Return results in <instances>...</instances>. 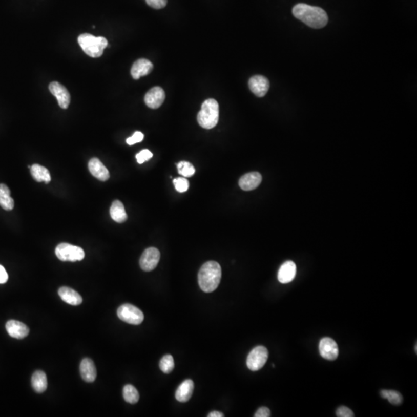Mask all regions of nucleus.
Masks as SVG:
<instances>
[{
	"label": "nucleus",
	"mask_w": 417,
	"mask_h": 417,
	"mask_svg": "<svg viewBox=\"0 0 417 417\" xmlns=\"http://www.w3.org/2000/svg\"><path fill=\"white\" fill-rule=\"evenodd\" d=\"M8 281V274L6 269L0 265V284H5Z\"/></svg>",
	"instance_id": "f704fd0d"
},
{
	"label": "nucleus",
	"mask_w": 417,
	"mask_h": 417,
	"mask_svg": "<svg viewBox=\"0 0 417 417\" xmlns=\"http://www.w3.org/2000/svg\"><path fill=\"white\" fill-rule=\"evenodd\" d=\"M117 315L121 321L131 325H140L144 320L143 312L138 307L130 304L120 306L117 310Z\"/></svg>",
	"instance_id": "423d86ee"
},
{
	"label": "nucleus",
	"mask_w": 417,
	"mask_h": 417,
	"mask_svg": "<svg viewBox=\"0 0 417 417\" xmlns=\"http://www.w3.org/2000/svg\"><path fill=\"white\" fill-rule=\"evenodd\" d=\"M153 69V65L152 62L147 59H139L132 65L131 69V74L135 80H138L143 76L150 74Z\"/></svg>",
	"instance_id": "a211bd4d"
},
{
	"label": "nucleus",
	"mask_w": 417,
	"mask_h": 417,
	"mask_svg": "<svg viewBox=\"0 0 417 417\" xmlns=\"http://www.w3.org/2000/svg\"><path fill=\"white\" fill-rule=\"evenodd\" d=\"M58 295L65 302L71 304V305H80L83 301L80 294L77 293L76 290L71 287H60L58 290Z\"/></svg>",
	"instance_id": "6ab92c4d"
},
{
	"label": "nucleus",
	"mask_w": 417,
	"mask_h": 417,
	"mask_svg": "<svg viewBox=\"0 0 417 417\" xmlns=\"http://www.w3.org/2000/svg\"><path fill=\"white\" fill-rule=\"evenodd\" d=\"M173 183H174L175 188L179 193H185L188 190L189 186H190L189 181L184 177L176 178L173 180Z\"/></svg>",
	"instance_id": "c85d7f7f"
},
{
	"label": "nucleus",
	"mask_w": 417,
	"mask_h": 417,
	"mask_svg": "<svg viewBox=\"0 0 417 417\" xmlns=\"http://www.w3.org/2000/svg\"><path fill=\"white\" fill-rule=\"evenodd\" d=\"M221 267L216 261H208L201 267L198 281L201 290L205 293L214 291L221 281Z\"/></svg>",
	"instance_id": "f03ea898"
},
{
	"label": "nucleus",
	"mask_w": 417,
	"mask_h": 417,
	"mask_svg": "<svg viewBox=\"0 0 417 417\" xmlns=\"http://www.w3.org/2000/svg\"><path fill=\"white\" fill-rule=\"evenodd\" d=\"M32 386L35 392L42 393L47 388V379L45 372L43 371H36L32 376Z\"/></svg>",
	"instance_id": "5701e85b"
},
{
	"label": "nucleus",
	"mask_w": 417,
	"mask_h": 417,
	"mask_svg": "<svg viewBox=\"0 0 417 417\" xmlns=\"http://www.w3.org/2000/svg\"><path fill=\"white\" fill-rule=\"evenodd\" d=\"M248 85H249L251 91L259 97L265 96L270 88L269 80L264 76L260 75H256L251 77L248 82Z\"/></svg>",
	"instance_id": "f8f14e48"
},
{
	"label": "nucleus",
	"mask_w": 417,
	"mask_h": 417,
	"mask_svg": "<svg viewBox=\"0 0 417 417\" xmlns=\"http://www.w3.org/2000/svg\"><path fill=\"white\" fill-rule=\"evenodd\" d=\"M296 264L288 260L282 264L278 270V279L281 284H287L291 282L296 276Z\"/></svg>",
	"instance_id": "dca6fc26"
},
{
	"label": "nucleus",
	"mask_w": 417,
	"mask_h": 417,
	"mask_svg": "<svg viewBox=\"0 0 417 417\" xmlns=\"http://www.w3.org/2000/svg\"><path fill=\"white\" fill-rule=\"evenodd\" d=\"M174 359L171 355H166L163 356L159 362V367L161 370L165 374L170 373L174 369Z\"/></svg>",
	"instance_id": "bb28decb"
},
{
	"label": "nucleus",
	"mask_w": 417,
	"mask_h": 417,
	"mask_svg": "<svg viewBox=\"0 0 417 417\" xmlns=\"http://www.w3.org/2000/svg\"><path fill=\"white\" fill-rule=\"evenodd\" d=\"M255 417H269L270 416V409L267 407H260L257 409L256 413L254 414Z\"/></svg>",
	"instance_id": "72a5a7b5"
},
{
	"label": "nucleus",
	"mask_w": 417,
	"mask_h": 417,
	"mask_svg": "<svg viewBox=\"0 0 417 417\" xmlns=\"http://www.w3.org/2000/svg\"><path fill=\"white\" fill-rule=\"evenodd\" d=\"M110 215L112 220L118 223H124L127 220V214L121 201L115 200L112 202L110 209Z\"/></svg>",
	"instance_id": "412c9836"
},
{
	"label": "nucleus",
	"mask_w": 417,
	"mask_h": 417,
	"mask_svg": "<svg viewBox=\"0 0 417 417\" xmlns=\"http://www.w3.org/2000/svg\"><path fill=\"white\" fill-rule=\"evenodd\" d=\"M0 206L10 211L14 207V200L10 196V190L5 184H0Z\"/></svg>",
	"instance_id": "b1692460"
},
{
	"label": "nucleus",
	"mask_w": 417,
	"mask_h": 417,
	"mask_svg": "<svg viewBox=\"0 0 417 417\" xmlns=\"http://www.w3.org/2000/svg\"><path fill=\"white\" fill-rule=\"evenodd\" d=\"M123 397L127 403L135 404L139 400V393L135 386L132 385H126L123 388Z\"/></svg>",
	"instance_id": "393cba45"
},
{
	"label": "nucleus",
	"mask_w": 417,
	"mask_h": 417,
	"mask_svg": "<svg viewBox=\"0 0 417 417\" xmlns=\"http://www.w3.org/2000/svg\"><path fill=\"white\" fill-rule=\"evenodd\" d=\"M165 98L164 90L160 87H155L149 90L144 96V102L148 107L152 109H159Z\"/></svg>",
	"instance_id": "9b49d317"
},
{
	"label": "nucleus",
	"mask_w": 417,
	"mask_h": 417,
	"mask_svg": "<svg viewBox=\"0 0 417 417\" xmlns=\"http://www.w3.org/2000/svg\"><path fill=\"white\" fill-rule=\"evenodd\" d=\"M380 395L383 398L386 399L391 404L395 406H399L403 403V395L397 391L383 389L380 392Z\"/></svg>",
	"instance_id": "a878e982"
},
{
	"label": "nucleus",
	"mask_w": 417,
	"mask_h": 417,
	"mask_svg": "<svg viewBox=\"0 0 417 417\" xmlns=\"http://www.w3.org/2000/svg\"><path fill=\"white\" fill-rule=\"evenodd\" d=\"M143 138H144V135L141 132H135L132 137L127 138L126 142L129 145H132V144H136V143L141 142Z\"/></svg>",
	"instance_id": "2f4dec72"
},
{
	"label": "nucleus",
	"mask_w": 417,
	"mask_h": 417,
	"mask_svg": "<svg viewBox=\"0 0 417 417\" xmlns=\"http://www.w3.org/2000/svg\"><path fill=\"white\" fill-rule=\"evenodd\" d=\"M88 170L94 177L102 182H106L110 178L109 170L97 158H93L89 161Z\"/></svg>",
	"instance_id": "ddd939ff"
},
{
	"label": "nucleus",
	"mask_w": 417,
	"mask_h": 417,
	"mask_svg": "<svg viewBox=\"0 0 417 417\" xmlns=\"http://www.w3.org/2000/svg\"><path fill=\"white\" fill-rule=\"evenodd\" d=\"M30 170L33 179H35L36 182L49 183L51 181L50 172L45 167L38 165V164H34L30 167Z\"/></svg>",
	"instance_id": "4be33fe9"
},
{
	"label": "nucleus",
	"mask_w": 417,
	"mask_h": 417,
	"mask_svg": "<svg viewBox=\"0 0 417 417\" xmlns=\"http://www.w3.org/2000/svg\"><path fill=\"white\" fill-rule=\"evenodd\" d=\"M220 109L215 99H207L202 103L201 110L197 115V121L201 127L211 129L217 126L219 121Z\"/></svg>",
	"instance_id": "7ed1b4c3"
},
{
	"label": "nucleus",
	"mask_w": 417,
	"mask_h": 417,
	"mask_svg": "<svg viewBox=\"0 0 417 417\" xmlns=\"http://www.w3.org/2000/svg\"><path fill=\"white\" fill-rule=\"evenodd\" d=\"M80 47L87 55L97 58L103 54V50L108 47V40L103 36H96L89 33H83L78 37Z\"/></svg>",
	"instance_id": "20e7f679"
},
{
	"label": "nucleus",
	"mask_w": 417,
	"mask_h": 417,
	"mask_svg": "<svg viewBox=\"0 0 417 417\" xmlns=\"http://www.w3.org/2000/svg\"><path fill=\"white\" fill-rule=\"evenodd\" d=\"M55 254L57 258L61 261H71V262L80 261L85 257V251L81 247L67 243L57 245Z\"/></svg>",
	"instance_id": "39448f33"
},
{
	"label": "nucleus",
	"mask_w": 417,
	"mask_h": 417,
	"mask_svg": "<svg viewBox=\"0 0 417 417\" xmlns=\"http://www.w3.org/2000/svg\"><path fill=\"white\" fill-rule=\"evenodd\" d=\"M193 389H194V383L193 380H185L176 389V400L180 403H186L191 398Z\"/></svg>",
	"instance_id": "aec40b11"
},
{
	"label": "nucleus",
	"mask_w": 417,
	"mask_h": 417,
	"mask_svg": "<svg viewBox=\"0 0 417 417\" xmlns=\"http://www.w3.org/2000/svg\"><path fill=\"white\" fill-rule=\"evenodd\" d=\"M160 260V252L155 247H149L143 252L139 260L141 268L144 272H152L157 267Z\"/></svg>",
	"instance_id": "6e6552de"
},
{
	"label": "nucleus",
	"mask_w": 417,
	"mask_h": 417,
	"mask_svg": "<svg viewBox=\"0 0 417 417\" xmlns=\"http://www.w3.org/2000/svg\"><path fill=\"white\" fill-rule=\"evenodd\" d=\"M262 181V176L257 172H251L242 176L239 180V185L244 191L255 190Z\"/></svg>",
	"instance_id": "2eb2a0df"
},
{
	"label": "nucleus",
	"mask_w": 417,
	"mask_h": 417,
	"mask_svg": "<svg viewBox=\"0 0 417 417\" xmlns=\"http://www.w3.org/2000/svg\"><path fill=\"white\" fill-rule=\"evenodd\" d=\"M49 90L54 97L57 98L58 105L63 109H67L71 102V95L65 86L59 82H51L49 85Z\"/></svg>",
	"instance_id": "1a4fd4ad"
},
{
	"label": "nucleus",
	"mask_w": 417,
	"mask_h": 417,
	"mask_svg": "<svg viewBox=\"0 0 417 417\" xmlns=\"http://www.w3.org/2000/svg\"><path fill=\"white\" fill-rule=\"evenodd\" d=\"M177 169L179 173L183 177H191L196 173L194 166L190 162L182 161L177 164Z\"/></svg>",
	"instance_id": "cd10ccee"
},
{
	"label": "nucleus",
	"mask_w": 417,
	"mask_h": 417,
	"mask_svg": "<svg viewBox=\"0 0 417 417\" xmlns=\"http://www.w3.org/2000/svg\"><path fill=\"white\" fill-rule=\"evenodd\" d=\"M336 415L339 417H353L354 413L349 408L346 406H340L336 410Z\"/></svg>",
	"instance_id": "473e14b6"
},
{
	"label": "nucleus",
	"mask_w": 417,
	"mask_h": 417,
	"mask_svg": "<svg viewBox=\"0 0 417 417\" xmlns=\"http://www.w3.org/2000/svg\"><path fill=\"white\" fill-rule=\"evenodd\" d=\"M319 352L327 360H336L339 356V347L336 341L331 338H324L319 343Z\"/></svg>",
	"instance_id": "9d476101"
},
{
	"label": "nucleus",
	"mask_w": 417,
	"mask_h": 417,
	"mask_svg": "<svg viewBox=\"0 0 417 417\" xmlns=\"http://www.w3.org/2000/svg\"><path fill=\"white\" fill-rule=\"evenodd\" d=\"M80 373L86 383H93L97 377V369L91 359L85 358L80 362Z\"/></svg>",
	"instance_id": "f3484780"
},
{
	"label": "nucleus",
	"mask_w": 417,
	"mask_h": 417,
	"mask_svg": "<svg viewBox=\"0 0 417 417\" xmlns=\"http://www.w3.org/2000/svg\"><path fill=\"white\" fill-rule=\"evenodd\" d=\"M146 4L152 8L160 10L167 5V0H145Z\"/></svg>",
	"instance_id": "7c9ffc66"
},
{
	"label": "nucleus",
	"mask_w": 417,
	"mask_h": 417,
	"mask_svg": "<svg viewBox=\"0 0 417 417\" xmlns=\"http://www.w3.org/2000/svg\"><path fill=\"white\" fill-rule=\"evenodd\" d=\"M152 156H153V155H152L150 151L148 150V149H144V150L141 151V152L137 154V162H138V163L143 164L144 162L149 161V159H152Z\"/></svg>",
	"instance_id": "c756f323"
},
{
	"label": "nucleus",
	"mask_w": 417,
	"mask_h": 417,
	"mask_svg": "<svg viewBox=\"0 0 417 417\" xmlns=\"http://www.w3.org/2000/svg\"><path fill=\"white\" fill-rule=\"evenodd\" d=\"M294 16L308 27L314 29L323 28L328 21V15L323 9L304 4H298L292 10Z\"/></svg>",
	"instance_id": "f257e3e1"
},
{
	"label": "nucleus",
	"mask_w": 417,
	"mask_h": 417,
	"mask_svg": "<svg viewBox=\"0 0 417 417\" xmlns=\"http://www.w3.org/2000/svg\"><path fill=\"white\" fill-rule=\"evenodd\" d=\"M268 359V351L264 346H257L249 353L246 359V366L249 370H260L264 367Z\"/></svg>",
	"instance_id": "0eeeda50"
},
{
	"label": "nucleus",
	"mask_w": 417,
	"mask_h": 417,
	"mask_svg": "<svg viewBox=\"0 0 417 417\" xmlns=\"http://www.w3.org/2000/svg\"><path fill=\"white\" fill-rule=\"evenodd\" d=\"M208 417H223L224 415H223L222 412H218V411H214V412H210L207 415Z\"/></svg>",
	"instance_id": "c9c22d12"
},
{
	"label": "nucleus",
	"mask_w": 417,
	"mask_h": 417,
	"mask_svg": "<svg viewBox=\"0 0 417 417\" xmlns=\"http://www.w3.org/2000/svg\"><path fill=\"white\" fill-rule=\"evenodd\" d=\"M6 329L12 338L16 339H24L30 332V329L25 324L16 320L8 321L6 324Z\"/></svg>",
	"instance_id": "4468645a"
}]
</instances>
